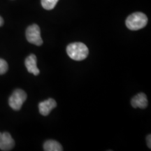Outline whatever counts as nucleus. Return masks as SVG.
<instances>
[{
    "instance_id": "f03ea898",
    "label": "nucleus",
    "mask_w": 151,
    "mask_h": 151,
    "mask_svg": "<svg viewBox=\"0 0 151 151\" xmlns=\"http://www.w3.org/2000/svg\"><path fill=\"white\" fill-rule=\"evenodd\" d=\"M148 23V18L141 12L134 13L127 17L125 21L126 26L128 29L133 31L141 29L146 27Z\"/></svg>"
},
{
    "instance_id": "9d476101",
    "label": "nucleus",
    "mask_w": 151,
    "mask_h": 151,
    "mask_svg": "<svg viewBox=\"0 0 151 151\" xmlns=\"http://www.w3.org/2000/svg\"><path fill=\"white\" fill-rule=\"evenodd\" d=\"M59 0H41V6L46 10H52L55 8Z\"/></svg>"
},
{
    "instance_id": "423d86ee",
    "label": "nucleus",
    "mask_w": 151,
    "mask_h": 151,
    "mask_svg": "<svg viewBox=\"0 0 151 151\" xmlns=\"http://www.w3.org/2000/svg\"><path fill=\"white\" fill-rule=\"evenodd\" d=\"M57 106V102L55 100L50 98V99L41 101L39 104V113L42 116H46L50 114L52 110Z\"/></svg>"
},
{
    "instance_id": "ddd939ff",
    "label": "nucleus",
    "mask_w": 151,
    "mask_h": 151,
    "mask_svg": "<svg viewBox=\"0 0 151 151\" xmlns=\"http://www.w3.org/2000/svg\"><path fill=\"white\" fill-rule=\"evenodd\" d=\"M3 24H4V20H3V18L0 16V27H1V26H2Z\"/></svg>"
},
{
    "instance_id": "20e7f679",
    "label": "nucleus",
    "mask_w": 151,
    "mask_h": 151,
    "mask_svg": "<svg viewBox=\"0 0 151 151\" xmlns=\"http://www.w3.org/2000/svg\"><path fill=\"white\" fill-rule=\"evenodd\" d=\"M26 38L28 42L32 43L36 46H41L43 40L41 37L40 27L37 24H33L29 26L26 30Z\"/></svg>"
},
{
    "instance_id": "39448f33",
    "label": "nucleus",
    "mask_w": 151,
    "mask_h": 151,
    "mask_svg": "<svg viewBox=\"0 0 151 151\" xmlns=\"http://www.w3.org/2000/svg\"><path fill=\"white\" fill-rule=\"evenodd\" d=\"M14 146L15 141L9 132H0V149L1 150H11Z\"/></svg>"
},
{
    "instance_id": "9b49d317",
    "label": "nucleus",
    "mask_w": 151,
    "mask_h": 151,
    "mask_svg": "<svg viewBox=\"0 0 151 151\" xmlns=\"http://www.w3.org/2000/svg\"><path fill=\"white\" fill-rule=\"evenodd\" d=\"M8 63L4 60L0 58V75L4 74L8 71Z\"/></svg>"
},
{
    "instance_id": "1a4fd4ad",
    "label": "nucleus",
    "mask_w": 151,
    "mask_h": 151,
    "mask_svg": "<svg viewBox=\"0 0 151 151\" xmlns=\"http://www.w3.org/2000/svg\"><path fill=\"white\" fill-rule=\"evenodd\" d=\"M45 151H62L63 148L60 143L55 140H48L43 144Z\"/></svg>"
},
{
    "instance_id": "0eeeda50",
    "label": "nucleus",
    "mask_w": 151,
    "mask_h": 151,
    "mask_svg": "<svg viewBox=\"0 0 151 151\" xmlns=\"http://www.w3.org/2000/svg\"><path fill=\"white\" fill-rule=\"evenodd\" d=\"M24 65L29 73H33L35 76L39 75L40 73V71L37 67V59L35 55H29L25 59Z\"/></svg>"
},
{
    "instance_id": "6e6552de",
    "label": "nucleus",
    "mask_w": 151,
    "mask_h": 151,
    "mask_svg": "<svg viewBox=\"0 0 151 151\" xmlns=\"http://www.w3.org/2000/svg\"><path fill=\"white\" fill-rule=\"evenodd\" d=\"M148 99L146 95L143 92L137 94L132 98L131 104L134 108L146 109L148 106Z\"/></svg>"
},
{
    "instance_id": "f8f14e48",
    "label": "nucleus",
    "mask_w": 151,
    "mask_h": 151,
    "mask_svg": "<svg viewBox=\"0 0 151 151\" xmlns=\"http://www.w3.org/2000/svg\"><path fill=\"white\" fill-rule=\"evenodd\" d=\"M146 141H147V146H148L149 148H151V136H150V134L147 136Z\"/></svg>"
},
{
    "instance_id": "f257e3e1",
    "label": "nucleus",
    "mask_w": 151,
    "mask_h": 151,
    "mask_svg": "<svg viewBox=\"0 0 151 151\" xmlns=\"http://www.w3.org/2000/svg\"><path fill=\"white\" fill-rule=\"evenodd\" d=\"M67 53L71 59L76 61H81L88 56L89 50L84 43L74 42L68 45L67 47Z\"/></svg>"
},
{
    "instance_id": "7ed1b4c3",
    "label": "nucleus",
    "mask_w": 151,
    "mask_h": 151,
    "mask_svg": "<svg viewBox=\"0 0 151 151\" xmlns=\"http://www.w3.org/2000/svg\"><path fill=\"white\" fill-rule=\"evenodd\" d=\"M27 99V94L21 89L14 90L9 99V104L12 109L19 111Z\"/></svg>"
}]
</instances>
